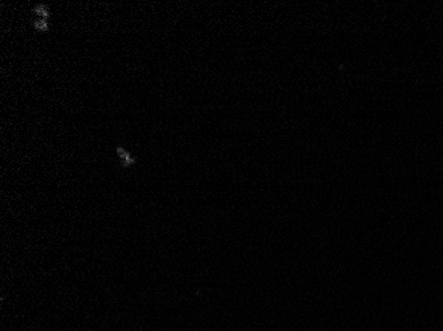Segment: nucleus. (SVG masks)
Instances as JSON below:
<instances>
[{"instance_id":"nucleus-1","label":"nucleus","mask_w":443,"mask_h":331,"mask_svg":"<svg viewBox=\"0 0 443 331\" xmlns=\"http://www.w3.org/2000/svg\"><path fill=\"white\" fill-rule=\"evenodd\" d=\"M117 153H118L119 158H121L122 160V164L124 166H130L132 163H134V158H132V156L129 155L128 151H125V149H122L121 146L117 147Z\"/></svg>"},{"instance_id":"nucleus-2","label":"nucleus","mask_w":443,"mask_h":331,"mask_svg":"<svg viewBox=\"0 0 443 331\" xmlns=\"http://www.w3.org/2000/svg\"><path fill=\"white\" fill-rule=\"evenodd\" d=\"M36 12V15H39L40 19H44V20H48L49 17V12H48V7L45 6V4H37V6L35 7V10H33Z\"/></svg>"},{"instance_id":"nucleus-3","label":"nucleus","mask_w":443,"mask_h":331,"mask_svg":"<svg viewBox=\"0 0 443 331\" xmlns=\"http://www.w3.org/2000/svg\"><path fill=\"white\" fill-rule=\"evenodd\" d=\"M33 24H35V28L39 29V31H47L48 29V22L44 19H37Z\"/></svg>"}]
</instances>
